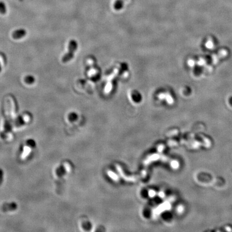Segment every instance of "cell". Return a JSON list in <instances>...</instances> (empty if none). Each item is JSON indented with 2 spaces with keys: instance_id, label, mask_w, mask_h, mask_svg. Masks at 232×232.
<instances>
[{
  "instance_id": "cell-1",
  "label": "cell",
  "mask_w": 232,
  "mask_h": 232,
  "mask_svg": "<svg viewBox=\"0 0 232 232\" xmlns=\"http://www.w3.org/2000/svg\"><path fill=\"white\" fill-rule=\"evenodd\" d=\"M78 43L75 40H71L68 45V52L64 55L62 59V61L64 63L71 61V59L74 57V54L75 51L78 48Z\"/></svg>"
},
{
  "instance_id": "cell-2",
  "label": "cell",
  "mask_w": 232,
  "mask_h": 232,
  "mask_svg": "<svg viewBox=\"0 0 232 232\" xmlns=\"http://www.w3.org/2000/svg\"><path fill=\"white\" fill-rule=\"evenodd\" d=\"M27 35V31L23 29H20L16 30L12 34V36L13 38L15 39H20V38H23Z\"/></svg>"
},
{
  "instance_id": "cell-3",
  "label": "cell",
  "mask_w": 232,
  "mask_h": 232,
  "mask_svg": "<svg viewBox=\"0 0 232 232\" xmlns=\"http://www.w3.org/2000/svg\"><path fill=\"white\" fill-rule=\"evenodd\" d=\"M17 208V206L15 203H7L2 206V210L4 212H8V211H15Z\"/></svg>"
},
{
  "instance_id": "cell-4",
  "label": "cell",
  "mask_w": 232,
  "mask_h": 232,
  "mask_svg": "<svg viewBox=\"0 0 232 232\" xmlns=\"http://www.w3.org/2000/svg\"><path fill=\"white\" fill-rule=\"evenodd\" d=\"M124 6V2L122 0H116L114 3V7L116 10H120Z\"/></svg>"
},
{
  "instance_id": "cell-5",
  "label": "cell",
  "mask_w": 232,
  "mask_h": 232,
  "mask_svg": "<svg viewBox=\"0 0 232 232\" xmlns=\"http://www.w3.org/2000/svg\"><path fill=\"white\" fill-rule=\"evenodd\" d=\"M24 81L28 84H31L35 82V78L32 75H28L24 78Z\"/></svg>"
},
{
  "instance_id": "cell-6",
  "label": "cell",
  "mask_w": 232,
  "mask_h": 232,
  "mask_svg": "<svg viewBox=\"0 0 232 232\" xmlns=\"http://www.w3.org/2000/svg\"><path fill=\"white\" fill-rule=\"evenodd\" d=\"M7 12V8L4 2L0 1V13L2 14H5Z\"/></svg>"
},
{
  "instance_id": "cell-7",
  "label": "cell",
  "mask_w": 232,
  "mask_h": 232,
  "mask_svg": "<svg viewBox=\"0 0 232 232\" xmlns=\"http://www.w3.org/2000/svg\"><path fill=\"white\" fill-rule=\"evenodd\" d=\"M77 118H78L77 114H76L75 113H74V112L71 113L68 116V119H69V120L71 122L75 121V120L77 119Z\"/></svg>"
},
{
  "instance_id": "cell-8",
  "label": "cell",
  "mask_w": 232,
  "mask_h": 232,
  "mask_svg": "<svg viewBox=\"0 0 232 232\" xmlns=\"http://www.w3.org/2000/svg\"><path fill=\"white\" fill-rule=\"evenodd\" d=\"M27 144H28V145L30 146H31L32 147H35V142H34V141L32 140H28V142H27Z\"/></svg>"
},
{
  "instance_id": "cell-9",
  "label": "cell",
  "mask_w": 232,
  "mask_h": 232,
  "mask_svg": "<svg viewBox=\"0 0 232 232\" xmlns=\"http://www.w3.org/2000/svg\"><path fill=\"white\" fill-rule=\"evenodd\" d=\"M3 171L1 169H0V185H1L3 182Z\"/></svg>"
},
{
  "instance_id": "cell-10",
  "label": "cell",
  "mask_w": 232,
  "mask_h": 232,
  "mask_svg": "<svg viewBox=\"0 0 232 232\" xmlns=\"http://www.w3.org/2000/svg\"><path fill=\"white\" fill-rule=\"evenodd\" d=\"M2 71V67H1V63H0V72L1 71Z\"/></svg>"
}]
</instances>
